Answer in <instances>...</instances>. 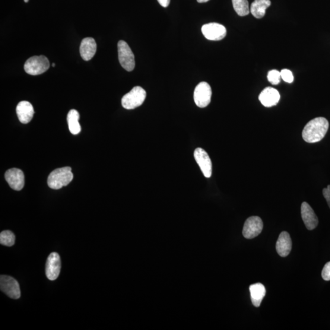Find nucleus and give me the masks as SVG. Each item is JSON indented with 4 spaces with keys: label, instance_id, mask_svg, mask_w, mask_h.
Wrapping results in <instances>:
<instances>
[{
    "label": "nucleus",
    "instance_id": "nucleus-1",
    "mask_svg": "<svg viewBox=\"0 0 330 330\" xmlns=\"http://www.w3.org/2000/svg\"><path fill=\"white\" fill-rule=\"evenodd\" d=\"M329 128V122L325 117H316L307 123L302 132V137L309 143L319 142L325 137Z\"/></svg>",
    "mask_w": 330,
    "mask_h": 330
},
{
    "label": "nucleus",
    "instance_id": "nucleus-2",
    "mask_svg": "<svg viewBox=\"0 0 330 330\" xmlns=\"http://www.w3.org/2000/svg\"><path fill=\"white\" fill-rule=\"evenodd\" d=\"M74 178L71 167H63L53 170L50 174L47 183L50 188L58 190L68 185Z\"/></svg>",
    "mask_w": 330,
    "mask_h": 330
},
{
    "label": "nucleus",
    "instance_id": "nucleus-3",
    "mask_svg": "<svg viewBox=\"0 0 330 330\" xmlns=\"http://www.w3.org/2000/svg\"><path fill=\"white\" fill-rule=\"evenodd\" d=\"M147 92L140 87H135L123 96L122 99V106L127 110H133L141 106L143 104Z\"/></svg>",
    "mask_w": 330,
    "mask_h": 330
},
{
    "label": "nucleus",
    "instance_id": "nucleus-4",
    "mask_svg": "<svg viewBox=\"0 0 330 330\" xmlns=\"http://www.w3.org/2000/svg\"><path fill=\"white\" fill-rule=\"evenodd\" d=\"M49 68V59L43 55L31 57L24 65L25 71L31 75L42 74L46 72Z\"/></svg>",
    "mask_w": 330,
    "mask_h": 330
},
{
    "label": "nucleus",
    "instance_id": "nucleus-5",
    "mask_svg": "<svg viewBox=\"0 0 330 330\" xmlns=\"http://www.w3.org/2000/svg\"><path fill=\"white\" fill-rule=\"evenodd\" d=\"M118 58L120 65L127 71L131 72L135 68V56L128 43L123 40L119 41L117 44Z\"/></svg>",
    "mask_w": 330,
    "mask_h": 330
},
{
    "label": "nucleus",
    "instance_id": "nucleus-6",
    "mask_svg": "<svg viewBox=\"0 0 330 330\" xmlns=\"http://www.w3.org/2000/svg\"><path fill=\"white\" fill-rule=\"evenodd\" d=\"M212 89L207 82H201L195 88L194 91L195 102L199 108H205L211 103Z\"/></svg>",
    "mask_w": 330,
    "mask_h": 330
},
{
    "label": "nucleus",
    "instance_id": "nucleus-7",
    "mask_svg": "<svg viewBox=\"0 0 330 330\" xmlns=\"http://www.w3.org/2000/svg\"><path fill=\"white\" fill-rule=\"evenodd\" d=\"M262 219L257 216H253L247 219L244 224L243 236L247 239H252L258 236L263 230Z\"/></svg>",
    "mask_w": 330,
    "mask_h": 330
},
{
    "label": "nucleus",
    "instance_id": "nucleus-8",
    "mask_svg": "<svg viewBox=\"0 0 330 330\" xmlns=\"http://www.w3.org/2000/svg\"><path fill=\"white\" fill-rule=\"evenodd\" d=\"M0 288L3 293L13 299H18L20 297L21 293L18 282L9 276L1 275Z\"/></svg>",
    "mask_w": 330,
    "mask_h": 330
},
{
    "label": "nucleus",
    "instance_id": "nucleus-9",
    "mask_svg": "<svg viewBox=\"0 0 330 330\" xmlns=\"http://www.w3.org/2000/svg\"><path fill=\"white\" fill-rule=\"evenodd\" d=\"M202 34L210 40H220L226 36V29L223 25L217 23H210L203 25Z\"/></svg>",
    "mask_w": 330,
    "mask_h": 330
},
{
    "label": "nucleus",
    "instance_id": "nucleus-10",
    "mask_svg": "<svg viewBox=\"0 0 330 330\" xmlns=\"http://www.w3.org/2000/svg\"><path fill=\"white\" fill-rule=\"evenodd\" d=\"M61 259L58 253H51L46 262V273L47 278L54 281L58 278L61 271Z\"/></svg>",
    "mask_w": 330,
    "mask_h": 330
},
{
    "label": "nucleus",
    "instance_id": "nucleus-11",
    "mask_svg": "<svg viewBox=\"0 0 330 330\" xmlns=\"http://www.w3.org/2000/svg\"><path fill=\"white\" fill-rule=\"evenodd\" d=\"M194 157L204 176L207 178L211 177L212 173V163L207 152L202 148L196 149Z\"/></svg>",
    "mask_w": 330,
    "mask_h": 330
},
{
    "label": "nucleus",
    "instance_id": "nucleus-12",
    "mask_svg": "<svg viewBox=\"0 0 330 330\" xmlns=\"http://www.w3.org/2000/svg\"><path fill=\"white\" fill-rule=\"evenodd\" d=\"M5 179L11 188L20 191L25 185V176L23 171L17 168H12L6 171Z\"/></svg>",
    "mask_w": 330,
    "mask_h": 330
},
{
    "label": "nucleus",
    "instance_id": "nucleus-13",
    "mask_svg": "<svg viewBox=\"0 0 330 330\" xmlns=\"http://www.w3.org/2000/svg\"><path fill=\"white\" fill-rule=\"evenodd\" d=\"M301 214L307 229L308 230L315 229L319 223L318 218L312 207L306 202H303L301 204Z\"/></svg>",
    "mask_w": 330,
    "mask_h": 330
},
{
    "label": "nucleus",
    "instance_id": "nucleus-14",
    "mask_svg": "<svg viewBox=\"0 0 330 330\" xmlns=\"http://www.w3.org/2000/svg\"><path fill=\"white\" fill-rule=\"evenodd\" d=\"M259 99L265 107H272L276 106L280 101V94L278 91L272 87L264 89L260 94Z\"/></svg>",
    "mask_w": 330,
    "mask_h": 330
},
{
    "label": "nucleus",
    "instance_id": "nucleus-15",
    "mask_svg": "<svg viewBox=\"0 0 330 330\" xmlns=\"http://www.w3.org/2000/svg\"><path fill=\"white\" fill-rule=\"evenodd\" d=\"M97 44L93 37H87L81 41L80 52L85 61H90L96 53Z\"/></svg>",
    "mask_w": 330,
    "mask_h": 330
},
{
    "label": "nucleus",
    "instance_id": "nucleus-16",
    "mask_svg": "<svg viewBox=\"0 0 330 330\" xmlns=\"http://www.w3.org/2000/svg\"><path fill=\"white\" fill-rule=\"evenodd\" d=\"M16 112L18 118L22 123H29L33 119L34 114L32 105L27 101H22L18 103Z\"/></svg>",
    "mask_w": 330,
    "mask_h": 330
},
{
    "label": "nucleus",
    "instance_id": "nucleus-17",
    "mask_svg": "<svg viewBox=\"0 0 330 330\" xmlns=\"http://www.w3.org/2000/svg\"><path fill=\"white\" fill-rule=\"evenodd\" d=\"M292 246L293 243L290 234L287 232H282L276 244V249L278 255L283 258L287 256L290 255Z\"/></svg>",
    "mask_w": 330,
    "mask_h": 330
},
{
    "label": "nucleus",
    "instance_id": "nucleus-18",
    "mask_svg": "<svg viewBox=\"0 0 330 330\" xmlns=\"http://www.w3.org/2000/svg\"><path fill=\"white\" fill-rule=\"evenodd\" d=\"M249 288L253 305L259 307L266 294L264 285L261 283H256L251 285Z\"/></svg>",
    "mask_w": 330,
    "mask_h": 330
},
{
    "label": "nucleus",
    "instance_id": "nucleus-19",
    "mask_svg": "<svg viewBox=\"0 0 330 330\" xmlns=\"http://www.w3.org/2000/svg\"><path fill=\"white\" fill-rule=\"evenodd\" d=\"M271 5L270 0H255L250 7V12L256 18L264 17L266 9Z\"/></svg>",
    "mask_w": 330,
    "mask_h": 330
},
{
    "label": "nucleus",
    "instance_id": "nucleus-20",
    "mask_svg": "<svg viewBox=\"0 0 330 330\" xmlns=\"http://www.w3.org/2000/svg\"><path fill=\"white\" fill-rule=\"evenodd\" d=\"M79 119H80V115L77 110L69 111L67 120H68L69 131L73 135H78L81 131V126L78 122Z\"/></svg>",
    "mask_w": 330,
    "mask_h": 330
},
{
    "label": "nucleus",
    "instance_id": "nucleus-21",
    "mask_svg": "<svg viewBox=\"0 0 330 330\" xmlns=\"http://www.w3.org/2000/svg\"><path fill=\"white\" fill-rule=\"evenodd\" d=\"M234 10L240 16H245L250 12L249 2L247 0H232Z\"/></svg>",
    "mask_w": 330,
    "mask_h": 330
},
{
    "label": "nucleus",
    "instance_id": "nucleus-22",
    "mask_svg": "<svg viewBox=\"0 0 330 330\" xmlns=\"http://www.w3.org/2000/svg\"><path fill=\"white\" fill-rule=\"evenodd\" d=\"M15 235L10 231H4L0 234V243L3 245L13 246L15 243Z\"/></svg>",
    "mask_w": 330,
    "mask_h": 330
},
{
    "label": "nucleus",
    "instance_id": "nucleus-23",
    "mask_svg": "<svg viewBox=\"0 0 330 330\" xmlns=\"http://www.w3.org/2000/svg\"><path fill=\"white\" fill-rule=\"evenodd\" d=\"M267 78L271 84L277 85L281 81V72H279L277 70H272L268 73Z\"/></svg>",
    "mask_w": 330,
    "mask_h": 330
},
{
    "label": "nucleus",
    "instance_id": "nucleus-24",
    "mask_svg": "<svg viewBox=\"0 0 330 330\" xmlns=\"http://www.w3.org/2000/svg\"><path fill=\"white\" fill-rule=\"evenodd\" d=\"M281 78L284 81L291 84L294 81L293 73L290 70L282 69L281 71Z\"/></svg>",
    "mask_w": 330,
    "mask_h": 330
},
{
    "label": "nucleus",
    "instance_id": "nucleus-25",
    "mask_svg": "<svg viewBox=\"0 0 330 330\" xmlns=\"http://www.w3.org/2000/svg\"><path fill=\"white\" fill-rule=\"evenodd\" d=\"M322 277L325 281H330V262L326 263L322 272Z\"/></svg>",
    "mask_w": 330,
    "mask_h": 330
},
{
    "label": "nucleus",
    "instance_id": "nucleus-26",
    "mask_svg": "<svg viewBox=\"0 0 330 330\" xmlns=\"http://www.w3.org/2000/svg\"><path fill=\"white\" fill-rule=\"evenodd\" d=\"M323 196H324L326 202H327L328 205L330 209V185H328L326 188L323 189Z\"/></svg>",
    "mask_w": 330,
    "mask_h": 330
},
{
    "label": "nucleus",
    "instance_id": "nucleus-27",
    "mask_svg": "<svg viewBox=\"0 0 330 330\" xmlns=\"http://www.w3.org/2000/svg\"><path fill=\"white\" fill-rule=\"evenodd\" d=\"M159 4L164 8L168 7L170 5V0H157Z\"/></svg>",
    "mask_w": 330,
    "mask_h": 330
},
{
    "label": "nucleus",
    "instance_id": "nucleus-28",
    "mask_svg": "<svg viewBox=\"0 0 330 330\" xmlns=\"http://www.w3.org/2000/svg\"><path fill=\"white\" fill-rule=\"evenodd\" d=\"M209 0H197V2L200 3H205L209 2Z\"/></svg>",
    "mask_w": 330,
    "mask_h": 330
},
{
    "label": "nucleus",
    "instance_id": "nucleus-29",
    "mask_svg": "<svg viewBox=\"0 0 330 330\" xmlns=\"http://www.w3.org/2000/svg\"><path fill=\"white\" fill-rule=\"evenodd\" d=\"M28 1H29V0H24V2H25V3H28Z\"/></svg>",
    "mask_w": 330,
    "mask_h": 330
},
{
    "label": "nucleus",
    "instance_id": "nucleus-30",
    "mask_svg": "<svg viewBox=\"0 0 330 330\" xmlns=\"http://www.w3.org/2000/svg\"><path fill=\"white\" fill-rule=\"evenodd\" d=\"M55 63H53L52 67H53V68H54V67H55Z\"/></svg>",
    "mask_w": 330,
    "mask_h": 330
}]
</instances>
